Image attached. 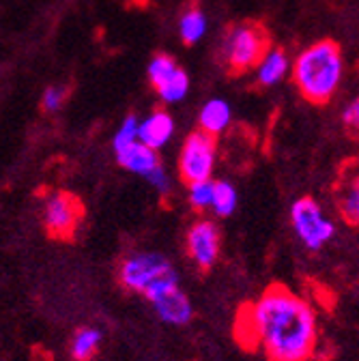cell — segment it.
<instances>
[{
    "instance_id": "6da1fadb",
    "label": "cell",
    "mask_w": 359,
    "mask_h": 361,
    "mask_svg": "<svg viewBox=\"0 0 359 361\" xmlns=\"http://www.w3.org/2000/svg\"><path fill=\"white\" fill-rule=\"evenodd\" d=\"M235 338L269 361H308L319 348L317 312L288 286L272 284L239 310Z\"/></svg>"
},
{
    "instance_id": "7a4b0ae2",
    "label": "cell",
    "mask_w": 359,
    "mask_h": 361,
    "mask_svg": "<svg viewBox=\"0 0 359 361\" xmlns=\"http://www.w3.org/2000/svg\"><path fill=\"white\" fill-rule=\"evenodd\" d=\"M342 80V50L331 39L317 41L303 50L293 65V82L299 95L314 104L325 106L334 97Z\"/></svg>"
},
{
    "instance_id": "3957f363",
    "label": "cell",
    "mask_w": 359,
    "mask_h": 361,
    "mask_svg": "<svg viewBox=\"0 0 359 361\" xmlns=\"http://www.w3.org/2000/svg\"><path fill=\"white\" fill-rule=\"evenodd\" d=\"M272 50L274 39L269 28L262 22L245 20L224 30L217 48V63L231 78H239L258 69Z\"/></svg>"
},
{
    "instance_id": "277c9868",
    "label": "cell",
    "mask_w": 359,
    "mask_h": 361,
    "mask_svg": "<svg viewBox=\"0 0 359 361\" xmlns=\"http://www.w3.org/2000/svg\"><path fill=\"white\" fill-rule=\"evenodd\" d=\"M118 282L131 290L145 295L149 301L178 286V276L172 264L157 252H133L118 267Z\"/></svg>"
},
{
    "instance_id": "5b68a950",
    "label": "cell",
    "mask_w": 359,
    "mask_h": 361,
    "mask_svg": "<svg viewBox=\"0 0 359 361\" xmlns=\"http://www.w3.org/2000/svg\"><path fill=\"white\" fill-rule=\"evenodd\" d=\"M291 224H293V231L299 237V241L310 252L323 250V245H327L336 233L334 221L323 213V207L310 196L299 198L293 204Z\"/></svg>"
},
{
    "instance_id": "8992f818",
    "label": "cell",
    "mask_w": 359,
    "mask_h": 361,
    "mask_svg": "<svg viewBox=\"0 0 359 361\" xmlns=\"http://www.w3.org/2000/svg\"><path fill=\"white\" fill-rule=\"evenodd\" d=\"M217 155V138L202 129L192 131L178 155V176L185 185L211 180Z\"/></svg>"
},
{
    "instance_id": "52a82bcc",
    "label": "cell",
    "mask_w": 359,
    "mask_h": 361,
    "mask_svg": "<svg viewBox=\"0 0 359 361\" xmlns=\"http://www.w3.org/2000/svg\"><path fill=\"white\" fill-rule=\"evenodd\" d=\"M84 217V207L78 196L69 192H54L43 204V224L54 239H71L78 231V224Z\"/></svg>"
},
{
    "instance_id": "ba28073f",
    "label": "cell",
    "mask_w": 359,
    "mask_h": 361,
    "mask_svg": "<svg viewBox=\"0 0 359 361\" xmlns=\"http://www.w3.org/2000/svg\"><path fill=\"white\" fill-rule=\"evenodd\" d=\"M334 202L346 224L359 226V157L346 159L340 166L334 183Z\"/></svg>"
},
{
    "instance_id": "9c48e42d",
    "label": "cell",
    "mask_w": 359,
    "mask_h": 361,
    "mask_svg": "<svg viewBox=\"0 0 359 361\" xmlns=\"http://www.w3.org/2000/svg\"><path fill=\"white\" fill-rule=\"evenodd\" d=\"M188 254L198 269H211L219 256V231L209 219H198L188 231Z\"/></svg>"
},
{
    "instance_id": "30bf717a",
    "label": "cell",
    "mask_w": 359,
    "mask_h": 361,
    "mask_svg": "<svg viewBox=\"0 0 359 361\" xmlns=\"http://www.w3.org/2000/svg\"><path fill=\"white\" fill-rule=\"evenodd\" d=\"M151 303H153L159 319L168 325H188L194 316V307H192L190 297L178 286L159 295Z\"/></svg>"
},
{
    "instance_id": "8fae6325",
    "label": "cell",
    "mask_w": 359,
    "mask_h": 361,
    "mask_svg": "<svg viewBox=\"0 0 359 361\" xmlns=\"http://www.w3.org/2000/svg\"><path fill=\"white\" fill-rule=\"evenodd\" d=\"M116 153V161L118 166H123L125 170L133 172V174H140V176H147L151 174L155 168H159V157H157V151L147 147L145 142L136 140V142H131Z\"/></svg>"
},
{
    "instance_id": "7c38bea8",
    "label": "cell",
    "mask_w": 359,
    "mask_h": 361,
    "mask_svg": "<svg viewBox=\"0 0 359 361\" xmlns=\"http://www.w3.org/2000/svg\"><path fill=\"white\" fill-rule=\"evenodd\" d=\"M172 131H174L172 116L168 112H164V110H155L147 121L140 123L138 140L157 151L172 138Z\"/></svg>"
},
{
    "instance_id": "4fadbf2b",
    "label": "cell",
    "mask_w": 359,
    "mask_h": 361,
    "mask_svg": "<svg viewBox=\"0 0 359 361\" xmlns=\"http://www.w3.org/2000/svg\"><path fill=\"white\" fill-rule=\"evenodd\" d=\"M229 123H231V110L226 102L221 99H211L200 112V129L215 135V138L229 127Z\"/></svg>"
},
{
    "instance_id": "5bb4252c",
    "label": "cell",
    "mask_w": 359,
    "mask_h": 361,
    "mask_svg": "<svg viewBox=\"0 0 359 361\" xmlns=\"http://www.w3.org/2000/svg\"><path fill=\"white\" fill-rule=\"evenodd\" d=\"M288 69V61H286V52L282 48H274L267 54V59L262 61V65L258 67V78L256 84L258 86H274L276 82H280L284 78Z\"/></svg>"
},
{
    "instance_id": "9a60e30c",
    "label": "cell",
    "mask_w": 359,
    "mask_h": 361,
    "mask_svg": "<svg viewBox=\"0 0 359 361\" xmlns=\"http://www.w3.org/2000/svg\"><path fill=\"white\" fill-rule=\"evenodd\" d=\"M102 331L93 327H82L71 340V355L75 361H91L99 348Z\"/></svg>"
},
{
    "instance_id": "2e32d148",
    "label": "cell",
    "mask_w": 359,
    "mask_h": 361,
    "mask_svg": "<svg viewBox=\"0 0 359 361\" xmlns=\"http://www.w3.org/2000/svg\"><path fill=\"white\" fill-rule=\"evenodd\" d=\"M205 28H207L205 13L198 9L196 0H192V5L188 7V11L181 18V39H183V43L194 45L205 35Z\"/></svg>"
},
{
    "instance_id": "e0dca14e",
    "label": "cell",
    "mask_w": 359,
    "mask_h": 361,
    "mask_svg": "<svg viewBox=\"0 0 359 361\" xmlns=\"http://www.w3.org/2000/svg\"><path fill=\"white\" fill-rule=\"evenodd\" d=\"M213 213L217 217H229L237 209V190L229 180H215V194H213Z\"/></svg>"
},
{
    "instance_id": "ac0fdd59",
    "label": "cell",
    "mask_w": 359,
    "mask_h": 361,
    "mask_svg": "<svg viewBox=\"0 0 359 361\" xmlns=\"http://www.w3.org/2000/svg\"><path fill=\"white\" fill-rule=\"evenodd\" d=\"M176 71H178V65L174 63L172 56H168V54H157V56L151 61V65H149V80H151L153 88L159 90L162 86H166V84L176 75Z\"/></svg>"
},
{
    "instance_id": "d6986e66",
    "label": "cell",
    "mask_w": 359,
    "mask_h": 361,
    "mask_svg": "<svg viewBox=\"0 0 359 361\" xmlns=\"http://www.w3.org/2000/svg\"><path fill=\"white\" fill-rule=\"evenodd\" d=\"M188 86H190V80H188V73L183 69H178L176 75L157 90V95L162 97L164 104H174L178 99H183L185 93H188Z\"/></svg>"
},
{
    "instance_id": "ffe728a7",
    "label": "cell",
    "mask_w": 359,
    "mask_h": 361,
    "mask_svg": "<svg viewBox=\"0 0 359 361\" xmlns=\"http://www.w3.org/2000/svg\"><path fill=\"white\" fill-rule=\"evenodd\" d=\"M190 190V202L194 209L205 211L213 207V194H215V180H200V183L188 185Z\"/></svg>"
},
{
    "instance_id": "44dd1931",
    "label": "cell",
    "mask_w": 359,
    "mask_h": 361,
    "mask_svg": "<svg viewBox=\"0 0 359 361\" xmlns=\"http://www.w3.org/2000/svg\"><path fill=\"white\" fill-rule=\"evenodd\" d=\"M138 133H140V123H138L136 116L129 114L123 121V125L116 131V135H114V142H112L114 145V151H118V149H123V147H127L131 142H136L138 140Z\"/></svg>"
},
{
    "instance_id": "7402d4cb",
    "label": "cell",
    "mask_w": 359,
    "mask_h": 361,
    "mask_svg": "<svg viewBox=\"0 0 359 361\" xmlns=\"http://www.w3.org/2000/svg\"><path fill=\"white\" fill-rule=\"evenodd\" d=\"M65 99H67V90L65 88L50 86L41 97V110L43 112H56L65 104Z\"/></svg>"
},
{
    "instance_id": "603a6c76",
    "label": "cell",
    "mask_w": 359,
    "mask_h": 361,
    "mask_svg": "<svg viewBox=\"0 0 359 361\" xmlns=\"http://www.w3.org/2000/svg\"><path fill=\"white\" fill-rule=\"evenodd\" d=\"M342 123H344V129L348 131L351 138L359 140V97L346 106V110L342 114Z\"/></svg>"
},
{
    "instance_id": "cb8c5ba5",
    "label": "cell",
    "mask_w": 359,
    "mask_h": 361,
    "mask_svg": "<svg viewBox=\"0 0 359 361\" xmlns=\"http://www.w3.org/2000/svg\"><path fill=\"white\" fill-rule=\"evenodd\" d=\"M149 183L157 190V192H168L170 190V180H168V176H166V172H164V168L159 166V168H155L151 174H147L145 176Z\"/></svg>"
}]
</instances>
